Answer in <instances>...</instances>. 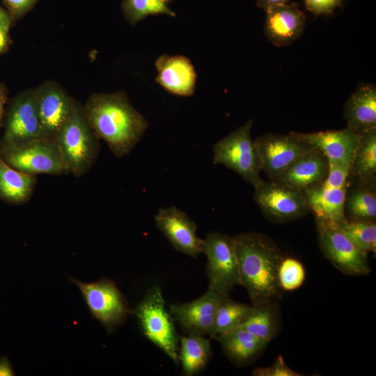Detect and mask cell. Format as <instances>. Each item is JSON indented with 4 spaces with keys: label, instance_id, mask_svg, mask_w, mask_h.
I'll use <instances>...</instances> for the list:
<instances>
[{
    "label": "cell",
    "instance_id": "obj_34",
    "mask_svg": "<svg viewBox=\"0 0 376 376\" xmlns=\"http://www.w3.org/2000/svg\"><path fill=\"white\" fill-rule=\"evenodd\" d=\"M253 375L256 376H299L300 374L291 370L284 362L283 357L279 355L269 367L256 369Z\"/></svg>",
    "mask_w": 376,
    "mask_h": 376
},
{
    "label": "cell",
    "instance_id": "obj_8",
    "mask_svg": "<svg viewBox=\"0 0 376 376\" xmlns=\"http://www.w3.org/2000/svg\"><path fill=\"white\" fill-rule=\"evenodd\" d=\"M0 152L31 140L44 137L36 104L34 89L19 93L6 108Z\"/></svg>",
    "mask_w": 376,
    "mask_h": 376
},
{
    "label": "cell",
    "instance_id": "obj_25",
    "mask_svg": "<svg viewBox=\"0 0 376 376\" xmlns=\"http://www.w3.org/2000/svg\"><path fill=\"white\" fill-rule=\"evenodd\" d=\"M376 171V128L359 134L350 173L365 182L375 178Z\"/></svg>",
    "mask_w": 376,
    "mask_h": 376
},
{
    "label": "cell",
    "instance_id": "obj_5",
    "mask_svg": "<svg viewBox=\"0 0 376 376\" xmlns=\"http://www.w3.org/2000/svg\"><path fill=\"white\" fill-rule=\"evenodd\" d=\"M1 158L12 168L35 175L68 174L60 149L54 139L40 137L6 148Z\"/></svg>",
    "mask_w": 376,
    "mask_h": 376
},
{
    "label": "cell",
    "instance_id": "obj_14",
    "mask_svg": "<svg viewBox=\"0 0 376 376\" xmlns=\"http://www.w3.org/2000/svg\"><path fill=\"white\" fill-rule=\"evenodd\" d=\"M155 221L175 250L191 257L202 253L203 240L197 236L196 223L185 212L175 206L161 208Z\"/></svg>",
    "mask_w": 376,
    "mask_h": 376
},
{
    "label": "cell",
    "instance_id": "obj_15",
    "mask_svg": "<svg viewBox=\"0 0 376 376\" xmlns=\"http://www.w3.org/2000/svg\"><path fill=\"white\" fill-rule=\"evenodd\" d=\"M224 297L208 289L197 299L170 306V310L181 327L189 334L210 336L218 305Z\"/></svg>",
    "mask_w": 376,
    "mask_h": 376
},
{
    "label": "cell",
    "instance_id": "obj_19",
    "mask_svg": "<svg viewBox=\"0 0 376 376\" xmlns=\"http://www.w3.org/2000/svg\"><path fill=\"white\" fill-rule=\"evenodd\" d=\"M156 81L166 91L180 96H191L196 74L190 60L182 55L163 54L155 62Z\"/></svg>",
    "mask_w": 376,
    "mask_h": 376
},
{
    "label": "cell",
    "instance_id": "obj_4",
    "mask_svg": "<svg viewBox=\"0 0 376 376\" xmlns=\"http://www.w3.org/2000/svg\"><path fill=\"white\" fill-rule=\"evenodd\" d=\"M253 120H249L213 146V164H223L254 186L261 178L260 158L251 139Z\"/></svg>",
    "mask_w": 376,
    "mask_h": 376
},
{
    "label": "cell",
    "instance_id": "obj_7",
    "mask_svg": "<svg viewBox=\"0 0 376 376\" xmlns=\"http://www.w3.org/2000/svg\"><path fill=\"white\" fill-rule=\"evenodd\" d=\"M202 253L207 259L209 288L224 297L240 285L238 259L233 237L219 232L207 234Z\"/></svg>",
    "mask_w": 376,
    "mask_h": 376
},
{
    "label": "cell",
    "instance_id": "obj_33",
    "mask_svg": "<svg viewBox=\"0 0 376 376\" xmlns=\"http://www.w3.org/2000/svg\"><path fill=\"white\" fill-rule=\"evenodd\" d=\"M12 24L23 17L36 4L38 0H2Z\"/></svg>",
    "mask_w": 376,
    "mask_h": 376
},
{
    "label": "cell",
    "instance_id": "obj_37",
    "mask_svg": "<svg viewBox=\"0 0 376 376\" xmlns=\"http://www.w3.org/2000/svg\"><path fill=\"white\" fill-rule=\"evenodd\" d=\"M8 94L9 90L7 86L3 82H0V130L3 125Z\"/></svg>",
    "mask_w": 376,
    "mask_h": 376
},
{
    "label": "cell",
    "instance_id": "obj_30",
    "mask_svg": "<svg viewBox=\"0 0 376 376\" xmlns=\"http://www.w3.org/2000/svg\"><path fill=\"white\" fill-rule=\"evenodd\" d=\"M361 250L376 251V224L375 221H347L338 226Z\"/></svg>",
    "mask_w": 376,
    "mask_h": 376
},
{
    "label": "cell",
    "instance_id": "obj_13",
    "mask_svg": "<svg viewBox=\"0 0 376 376\" xmlns=\"http://www.w3.org/2000/svg\"><path fill=\"white\" fill-rule=\"evenodd\" d=\"M34 95L43 136L54 139L76 100L52 80H47L34 88Z\"/></svg>",
    "mask_w": 376,
    "mask_h": 376
},
{
    "label": "cell",
    "instance_id": "obj_11",
    "mask_svg": "<svg viewBox=\"0 0 376 376\" xmlns=\"http://www.w3.org/2000/svg\"><path fill=\"white\" fill-rule=\"evenodd\" d=\"M322 252L340 271L350 275L370 273L366 252L361 250L335 225H318Z\"/></svg>",
    "mask_w": 376,
    "mask_h": 376
},
{
    "label": "cell",
    "instance_id": "obj_28",
    "mask_svg": "<svg viewBox=\"0 0 376 376\" xmlns=\"http://www.w3.org/2000/svg\"><path fill=\"white\" fill-rule=\"evenodd\" d=\"M253 306L224 297L219 302L211 337H216L237 327L250 314Z\"/></svg>",
    "mask_w": 376,
    "mask_h": 376
},
{
    "label": "cell",
    "instance_id": "obj_3",
    "mask_svg": "<svg viewBox=\"0 0 376 376\" xmlns=\"http://www.w3.org/2000/svg\"><path fill=\"white\" fill-rule=\"evenodd\" d=\"M54 140L68 174L81 177L95 164L100 152V140L91 130L82 105L77 100Z\"/></svg>",
    "mask_w": 376,
    "mask_h": 376
},
{
    "label": "cell",
    "instance_id": "obj_23",
    "mask_svg": "<svg viewBox=\"0 0 376 376\" xmlns=\"http://www.w3.org/2000/svg\"><path fill=\"white\" fill-rule=\"evenodd\" d=\"M226 355L237 362H244L266 345L254 335L240 327L217 336Z\"/></svg>",
    "mask_w": 376,
    "mask_h": 376
},
{
    "label": "cell",
    "instance_id": "obj_27",
    "mask_svg": "<svg viewBox=\"0 0 376 376\" xmlns=\"http://www.w3.org/2000/svg\"><path fill=\"white\" fill-rule=\"evenodd\" d=\"M345 212L352 221H375L376 217V193L375 182L355 188L346 194Z\"/></svg>",
    "mask_w": 376,
    "mask_h": 376
},
{
    "label": "cell",
    "instance_id": "obj_31",
    "mask_svg": "<svg viewBox=\"0 0 376 376\" xmlns=\"http://www.w3.org/2000/svg\"><path fill=\"white\" fill-rule=\"evenodd\" d=\"M305 269L301 262L293 258H283L277 272L281 290L292 291L299 288L305 279Z\"/></svg>",
    "mask_w": 376,
    "mask_h": 376
},
{
    "label": "cell",
    "instance_id": "obj_16",
    "mask_svg": "<svg viewBox=\"0 0 376 376\" xmlns=\"http://www.w3.org/2000/svg\"><path fill=\"white\" fill-rule=\"evenodd\" d=\"M265 13L264 33L267 39L274 45H289L302 35L306 17L297 3L276 6Z\"/></svg>",
    "mask_w": 376,
    "mask_h": 376
},
{
    "label": "cell",
    "instance_id": "obj_2",
    "mask_svg": "<svg viewBox=\"0 0 376 376\" xmlns=\"http://www.w3.org/2000/svg\"><path fill=\"white\" fill-rule=\"evenodd\" d=\"M239 265L240 285L247 290L252 306L273 301L281 295L278 268L283 258L267 237L246 233L233 237Z\"/></svg>",
    "mask_w": 376,
    "mask_h": 376
},
{
    "label": "cell",
    "instance_id": "obj_35",
    "mask_svg": "<svg viewBox=\"0 0 376 376\" xmlns=\"http://www.w3.org/2000/svg\"><path fill=\"white\" fill-rule=\"evenodd\" d=\"M306 9L315 15L331 13L341 0H303Z\"/></svg>",
    "mask_w": 376,
    "mask_h": 376
},
{
    "label": "cell",
    "instance_id": "obj_1",
    "mask_svg": "<svg viewBox=\"0 0 376 376\" xmlns=\"http://www.w3.org/2000/svg\"><path fill=\"white\" fill-rule=\"evenodd\" d=\"M82 110L95 135L117 158L128 155L148 127L146 118L133 107L124 91L93 93Z\"/></svg>",
    "mask_w": 376,
    "mask_h": 376
},
{
    "label": "cell",
    "instance_id": "obj_32",
    "mask_svg": "<svg viewBox=\"0 0 376 376\" xmlns=\"http://www.w3.org/2000/svg\"><path fill=\"white\" fill-rule=\"evenodd\" d=\"M350 168V163L328 159L327 175L320 185L325 188H341L347 186Z\"/></svg>",
    "mask_w": 376,
    "mask_h": 376
},
{
    "label": "cell",
    "instance_id": "obj_36",
    "mask_svg": "<svg viewBox=\"0 0 376 376\" xmlns=\"http://www.w3.org/2000/svg\"><path fill=\"white\" fill-rule=\"evenodd\" d=\"M11 24L10 20L0 21V55L7 52L12 42L9 33Z\"/></svg>",
    "mask_w": 376,
    "mask_h": 376
},
{
    "label": "cell",
    "instance_id": "obj_24",
    "mask_svg": "<svg viewBox=\"0 0 376 376\" xmlns=\"http://www.w3.org/2000/svg\"><path fill=\"white\" fill-rule=\"evenodd\" d=\"M180 340L179 361L185 375H193L202 370L209 359L211 353L210 341L203 336L194 334L181 336Z\"/></svg>",
    "mask_w": 376,
    "mask_h": 376
},
{
    "label": "cell",
    "instance_id": "obj_39",
    "mask_svg": "<svg viewBox=\"0 0 376 376\" xmlns=\"http://www.w3.org/2000/svg\"><path fill=\"white\" fill-rule=\"evenodd\" d=\"M258 7L266 12L272 7L288 3L289 0H256Z\"/></svg>",
    "mask_w": 376,
    "mask_h": 376
},
{
    "label": "cell",
    "instance_id": "obj_17",
    "mask_svg": "<svg viewBox=\"0 0 376 376\" xmlns=\"http://www.w3.org/2000/svg\"><path fill=\"white\" fill-rule=\"evenodd\" d=\"M328 173V159L313 148L297 159L275 180L302 193L321 185Z\"/></svg>",
    "mask_w": 376,
    "mask_h": 376
},
{
    "label": "cell",
    "instance_id": "obj_10",
    "mask_svg": "<svg viewBox=\"0 0 376 376\" xmlns=\"http://www.w3.org/2000/svg\"><path fill=\"white\" fill-rule=\"evenodd\" d=\"M254 199L263 212L276 221H290L308 210L304 193L276 181L260 180L254 186Z\"/></svg>",
    "mask_w": 376,
    "mask_h": 376
},
{
    "label": "cell",
    "instance_id": "obj_12",
    "mask_svg": "<svg viewBox=\"0 0 376 376\" xmlns=\"http://www.w3.org/2000/svg\"><path fill=\"white\" fill-rule=\"evenodd\" d=\"M261 171L275 180L297 159L313 148L291 134H267L256 139Z\"/></svg>",
    "mask_w": 376,
    "mask_h": 376
},
{
    "label": "cell",
    "instance_id": "obj_40",
    "mask_svg": "<svg viewBox=\"0 0 376 376\" xmlns=\"http://www.w3.org/2000/svg\"><path fill=\"white\" fill-rule=\"evenodd\" d=\"M6 20L11 21L6 10L2 8L0 6V21H6Z\"/></svg>",
    "mask_w": 376,
    "mask_h": 376
},
{
    "label": "cell",
    "instance_id": "obj_26",
    "mask_svg": "<svg viewBox=\"0 0 376 376\" xmlns=\"http://www.w3.org/2000/svg\"><path fill=\"white\" fill-rule=\"evenodd\" d=\"M252 306L250 314L238 327L267 344L278 329V318L273 301Z\"/></svg>",
    "mask_w": 376,
    "mask_h": 376
},
{
    "label": "cell",
    "instance_id": "obj_6",
    "mask_svg": "<svg viewBox=\"0 0 376 376\" xmlns=\"http://www.w3.org/2000/svg\"><path fill=\"white\" fill-rule=\"evenodd\" d=\"M134 313L144 335L178 365V339L171 317L165 309L159 286L148 290Z\"/></svg>",
    "mask_w": 376,
    "mask_h": 376
},
{
    "label": "cell",
    "instance_id": "obj_21",
    "mask_svg": "<svg viewBox=\"0 0 376 376\" xmlns=\"http://www.w3.org/2000/svg\"><path fill=\"white\" fill-rule=\"evenodd\" d=\"M343 116L347 127L359 134L376 128V87L362 84L346 101Z\"/></svg>",
    "mask_w": 376,
    "mask_h": 376
},
{
    "label": "cell",
    "instance_id": "obj_41",
    "mask_svg": "<svg viewBox=\"0 0 376 376\" xmlns=\"http://www.w3.org/2000/svg\"><path fill=\"white\" fill-rule=\"evenodd\" d=\"M167 3H169L170 1H171V0H165Z\"/></svg>",
    "mask_w": 376,
    "mask_h": 376
},
{
    "label": "cell",
    "instance_id": "obj_20",
    "mask_svg": "<svg viewBox=\"0 0 376 376\" xmlns=\"http://www.w3.org/2000/svg\"><path fill=\"white\" fill-rule=\"evenodd\" d=\"M346 194L347 186L325 188L320 185L304 192L308 210L314 214L318 225L335 226L346 220Z\"/></svg>",
    "mask_w": 376,
    "mask_h": 376
},
{
    "label": "cell",
    "instance_id": "obj_38",
    "mask_svg": "<svg viewBox=\"0 0 376 376\" xmlns=\"http://www.w3.org/2000/svg\"><path fill=\"white\" fill-rule=\"evenodd\" d=\"M15 372L7 357L0 358V376H13Z\"/></svg>",
    "mask_w": 376,
    "mask_h": 376
},
{
    "label": "cell",
    "instance_id": "obj_29",
    "mask_svg": "<svg viewBox=\"0 0 376 376\" xmlns=\"http://www.w3.org/2000/svg\"><path fill=\"white\" fill-rule=\"evenodd\" d=\"M165 0H123L122 11L131 25L150 15L164 14L175 16Z\"/></svg>",
    "mask_w": 376,
    "mask_h": 376
},
{
    "label": "cell",
    "instance_id": "obj_9",
    "mask_svg": "<svg viewBox=\"0 0 376 376\" xmlns=\"http://www.w3.org/2000/svg\"><path fill=\"white\" fill-rule=\"evenodd\" d=\"M70 279L79 288L92 315L109 332L124 322L130 310L113 281L105 278L92 283H84L72 277Z\"/></svg>",
    "mask_w": 376,
    "mask_h": 376
},
{
    "label": "cell",
    "instance_id": "obj_22",
    "mask_svg": "<svg viewBox=\"0 0 376 376\" xmlns=\"http://www.w3.org/2000/svg\"><path fill=\"white\" fill-rule=\"evenodd\" d=\"M37 178L9 166L0 155V200L13 205L28 203L31 198Z\"/></svg>",
    "mask_w": 376,
    "mask_h": 376
},
{
    "label": "cell",
    "instance_id": "obj_18",
    "mask_svg": "<svg viewBox=\"0 0 376 376\" xmlns=\"http://www.w3.org/2000/svg\"><path fill=\"white\" fill-rule=\"evenodd\" d=\"M292 136L320 150L328 159L351 164L359 141V134L345 127L311 133L290 132Z\"/></svg>",
    "mask_w": 376,
    "mask_h": 376
}]
</instances>
